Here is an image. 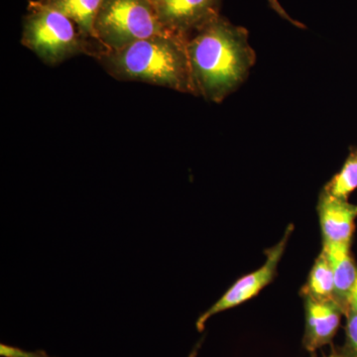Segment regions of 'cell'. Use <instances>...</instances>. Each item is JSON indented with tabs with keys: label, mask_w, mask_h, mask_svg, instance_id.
Masks as SVG:
<instances>
[{
	"label": "cell",
	"mask_w": 357,
	"mask_h": 357,
	"mask_svg": "<svg viewBox=\"0 0 357 357\" xmlns=\"http://www.w3.org/2000/svg\"><path fill=\"white\" fill-rule=\"evenodd\" d=\"M197 96L220 103L246 81L256 62L248 31L218 16L188 39Z\"/></svg>",
	"instance_id": "6da1fadb"
},
{
	"label": "cell",
	"mask_w": 357,
	"mask_h": 357,
	"mask_svg": "<svg viewBox=\"0 0 357 357\" xmlns=\"http://www.w3.org/2000/svg\"><path fill=\"white\" fill-rule=\"evenodd\" d=\"M187 42L178 35L167 33L117 50L102 51L95 58L119 81L140 82L197 96Z\"/></svg>",
	"instance_id": "7a4b0ae2"
},
{
	"label": "cell",
	"mask_w": 357,
	"mask_h": 357,
	"mask_svg": "<svg viewBox=\"0 0 357 357\" xmlns=\"http://www.w3.org/2000/svg\"><path fill=\"white\" fill-rule=\"evenodd\" d=\"M21 43L52 67L79 55L95 58L102 51L84 38L70 18L39 0L30 2L28 7Z\"/></svg>",
	"instance_id": "3957f363"
},
{
	"label": "cell",
	"mask_w": 357,
	"mask_h": 357,
	"mask_svg": "<svg viewBox=\"0 0 357 357\" xmlns=\"http://www.w3.org/2000/svg\"><path fill=\"white\" fill-rule=\"evenodd\" d=\"M167 33L172 32L162 24L153 0H102L96 20V40L102 51Z\"/></svg>",
	"instance_id": "277c9868"
},
{
	"label": "cell",
	"mask_w": 357,
	"mask_h": 357,
	"mask_svg": "<svg viewBox=\"0 0 357 357\" xmlns=\"http://www.w3.org/2000/svg\"><path fill=\"white\" fill-rule=\"evenodd\" d=\"M294 230V225H289L285 230L283 237L278 243L265 251L266 260L261 267L255 271L251 272L245 276L241 277L230 286L222 297L220 298L211 307L199 317L196 323L197 330L203 333L206 321L215 314L227 311L248 302L255 296L261 292L263 289L267 287L274 280L277 273L279 262L281 261L289 239L291 238Z\"/></svg>",
	"instance_id": "5b68a950"
},
{
	"label": "cell",
	"mask_w": 357,
	"mask_h": 357,
	"mask_svg": "<svg viewBox=\"0 0 357 357\" xmlns=\"http://www.w3.org/2000/svg\"><path fill=\"white\" fill-rule=\"evenodd\" d=\"M222 0H153L160 20L168 31L189 39L220 16Z\"/></svg>",
	"instance_id": "8992f818"
},
{
	"label": "cell",
	"mask_w": 357,
	"mask_h": 357,
	"mask_svg": "<svg viewBox=\"0 0 357 357\" xmlns=\"http://www.w3.org/2000/svg\"><path fill=\"white\" fill-rule=\"evenodd\" d=\"M304 298L305 332L303 345L309 352H316L332 344L344 311L335 300L319 301Z\"/></svg>",
	"instance_id": "52a82bcc"
},
{
	"label": "cell",
	"mask_w": 357,
	"mask_h": 357,
	"mask_svg": "<svg viewBox=\"0 0 357 357\" xmlns=\"http://www.w3.org/2000/svg\"><path fill=\"white\" fill-rule=\"evenodd\" d=\"M317 211L323 245L351 243L356 229L357 204L349 203V199L335 198L321 191Z\"/></svg>",
	"instance_id": "ba28073f"
},
{
	"label": "cell",
	"mask_w": 357,
	"mask_h": 357,
	"mask_svg": "<svg viewBox=\"0 0 357 357\" xmlns=\"http://www.w3.org/2000/svg\"><path fill=\"white\" fill-rule=\"evenodd\" d=\"M351 243L326 244V251L335 277V300L344 309L349 307L352 290L357 280V266L351 253Z\"/></svg>",
	"instance_id": "9c48e42d"
},
{
	"label": "cell",
	"mask_w": 357,
	"mask_h": 357,
	"mask_svg": "<svg viewBox=\"0 0 357 357\" xmlns=\"http://www.w3.org/2000/svg\"><path fill=\"white\" fill-rule=\"evenodd\" d=\"M39 1L64 14L77 25V29L84 38L100 47L96 40V20L102 6V0H39Z\"/></svg>",
	"instance_id": "30bf717a"
},
{
	"label": "cell",
	"mask_w": 357,
	"mask_h": 357,
	"mask_svg": "<svg viewBox=\"0 0 357 357\" xmlns=\"http://www.w3.org/2000/svg\"><path fill=\"white\" fill-rule=\"evenodd\" d=\"M300 294L302 297H310L314 300H335L333 267L330 258L323 249L312 265L306 284Z\"/></svg>",
	"instance_id": "8fae6325"
},
{
	"label": "cell",
	"mask_w": 357,
	"mask_h": 357,
	"mask_svg": "<svg viewBox=\"0 0 357 357\" xmlns=\"http://www.w3.org/2000/svg\"><path fill=\"white\" fill-rule=\"evenodd\" d=\"M357 189V148H354L345 160L340 172L324 187L323 191L335 198L349 199Z\"/></svg>",
	"instance_id": "7c38bea8"
},
{
	"label": "cell",
	"mask_w": 357,
	"mask_h": 357,
	"mask_svg": "<svg viewBox=\"0 0 357 357\" xmlns=\"http://www.w3.org/2000/svg\"><path fill=\"white\" fill-rule=\"evenodd\" d=\"M344 317L347 318L345 342L340 352L345 357H357V312L349 307Z\"/></svg>",
	"instance_id": "4fadbf2b"
},
{
	"label": "cell",
	"mask_w": 357,
	"mask_h": 357,
	"mask_svg": "<svg viewBox=\"0 0 357 357\" xmlns=\"http://www.w3.org/2000/svg\"><path fill=\"white\" fill-rule=\"evenodd\" d=\"M1 356L4 357H50L43 351H26L7 344L2 345Z\"/></svg>",
	"instance_id": "5bb4252c"
},
{
	"label": "cell",
	"mask_w": 357,
	"mask_h": 357,
	"mask_svg": "<svg viewBox=\"0 0 357 357\" xmlns=\"http://www.w3.org/2000/svg\"><path fill=\"white\" fill-rule=\"evenodd\" d=\"M268 3H269L270 7L273 9L275 13L278 14L279 16H281L282 18H284V20H287L288 22L291 23V24L296 26V27L298 28H302V29H305V28H306V26L302 24V23L299 22V21L293 20V18L291 17V16L289 15L287 13H286V10L283 8V6L279 3L278 0H268Z\"/></svg>",
	"instance_id": "9a60e30c"
},
{
	"label": "cell",
	"mask_w": 357,
	"mask_h": 357,
	"mask_svg": "<svg viewBox=\"0 0 357 357\" xmlns=\"http://www.w3.org/2000/svg\"><path fill=\"white\" fill-rule=\"evenodd\" d=\"M349 307H352V309L357 312V280L356 285H354V290H352Z\"/></svg>",
	"instance_id": "2e32d148"
},
{
	"label": "cell",
	"mask_w": 357,
	"mask_h": 357,
	"mask_svg": "<svg viewBox=\"0 0 357 357\" xmlns=\"http://www.w3.org/2000/svg\"><path fill=\"white\" fill-rule=\"evenodd\" d=\"M204 337H202L201 340L195 344L192 347V351L190 352L189 356L188 357H198L199 349H201L202 344H203Z\"/></svg>",
	"instance_id": "e0dca14e"
},
{
	"label": "cell",
	"mask_w": 357,
	"mask_h": 357,
	"mask_svg": "<svg viewBox=\"0 0 357 357\" xmlns=\"http://www.w3.org/2000/svg\"><path fill=\"white\" fill-rule=\"evenodd\" d=\"M325 357H345L342 356L340 352H335V354H330V356H325Z\"/></svg>",
	"instance_id": "ac0fdd59"
}]
</instances>
